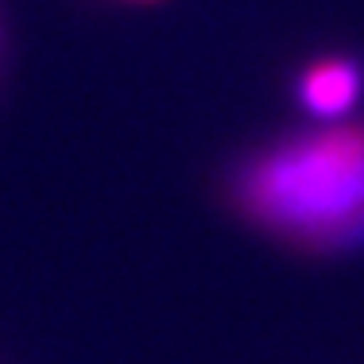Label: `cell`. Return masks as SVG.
Segmentation results:
<instances>
[{
  "instance_id": "cell-3",
  "label": "cell",
  "mask_w": 364,
  "mask_h": 364,
  "mask_svg": "<svg viewBox=\"0 0 364 364\" xmlns=\"http://www.w3.org/2000/svg\"><path fill=\"white\" fill-rule=\"evenodd\" d=\"M0 43H4V36H0Z\"/></svg>"
},
{
  "instance_id": "cell-1",
  "label": "cell",
  "mask_w": 364,
  "mask_h": 364,
  "mask_svg": "<svg viewBox=\"0 0 364 364\" xmlns=\"http://www.w3.org/2000/svg\"><path fill=\"white\" fill-rule=\"evenodd\" d=\"M229 198L259 232L302 252L364 245V124H326L256 147L232 167Z\"/></svg>"
},
{
  "instance_id": "cell-2",
  "label": "cell",
  "mask_w": 364,
  "mask_h": 364,
  "mask_svg": "<svg viewBox=\"0 0 364 364\" xmlns=\"http://www.w3.org/2000/svg\"><path fill=\"white\" fill-rule=\"evenodd\" d=\"M360 97V66L353 58H318L299 74V101L310 112L333 120L345 117Z\"/></svg>"
}]
</instances>
